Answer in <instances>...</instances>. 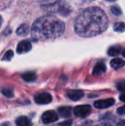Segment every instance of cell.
Listing matches in <instances>:
<instances>
[{
  "mask_svg": "<svg viewBox=\"0 0 125 126\" xmlns=\"http://www.w3.org/2000/svg\"><path fill=\"white\" fill-rule=\"evenodd\" d=\"M31 48H32L31 43L28 40H22L17 46L16 51L19 54H22V53H26L28 51H29L31 50Z\"/></svg>",
  "mask_w": 125,
  "mask_h": 126,
  "instance_id": "ba28073f",
  "label": "cell"
},
{
  "mask_svg": "<svg viewBox=\"0 0 125 126\" xmlns=\"http://www.w3.org/2000/svg\"><path fill=\"white\" fill-rule=\"evenodd\" d=\"M117 89L120 90L121 92H123L124 93V81L123 80V81H121L120 82L117 84Z\"/></svg>",
  "mask_w": 125,
  "mask_h": 126,
  "instance_id": "ffe728a7",
  "label": "cell"
},
{
  "mask_svg": "<svg viewBox=\"0 0 125 126\" xmlns=\"http://www.w3.org/2000/svg\"><path fill=\"white\" fill-rule=\"evenodd\" d=\"M115 104L114 99H106V100H101L94 102V106L98 109H105Z\"/></svg>",
  "mask_w": 125,
  "mask_h": 126,
  "instance_id": "8992f818",
  "label": "cell"
},
{
  "mask_svg": "<svg viewBox=\"0 0 125 126\" xmlns=\"http://www.w3.org/2000/svg\"><path fill=\"white\" fill-rule=\"evenodd\" d=\"M106 70V66L104 63H98L94 66V70H93V75L98 76L103 74L104 72Z\"/></svg>",
  "mask_w": 125,
  "mask_h": 126,
  "instance_id": "9c48e42d",
  "label": "cell"
},
{
  "mask_svg": "<svg viewBox=\"0 0 125 126\" xmlns=\"http://www.w3.org/2000/svg\"><path fill=\"white\" fill-rule=\"evenodd\" d=\"M1 92L4 96L8 97V98H11L14 96V90L12 88H2Z\"/></svg>",
  "mask_w": 125,
  "mask_h": 126,
  "instance_id": "2e32d148",
  "label": "cell"
},
{
  "mask_svg": "<svg viewBox=\"0 0 125 126\" xmlns=\"http://www.w3.org/2000/svg\"><path fill=\"white\" fill-rule=\"evenodd\" d=\"M91 112V106L89 105H83V106H77L74 108V114L76 117L85 118L87 117Z\"/></svg>",
  "mask_w": 125,
  "mask_h": 126,
  "instance_id": "3957f363",
  "label": "cell"
},
{
  "mask_svg": "<svg viewBox=\"0 0 125 126\" xmlns=\"http://www.w3.org/2000/svg\"><path fill=\"white\" fill-rule=\"evenodd\" d=\"M96 126H111L109 123H106V122H105V123H101L99 124V125H96Z\"/></svg>",
  "mask_w": 125,
  "mask_h": 126,
  "instance_id": "603a6c76",
  "label": "cell"
},
{
  "mask_svg": "<svg viewBox=\"0 0 125 126\" xmlns=\"http://www.w3.org/2000/svg\"><path fill=\"white\" fill-rule=\"evenodd\" d=\"M120 99H121V100H122L123 102H124V94H122V95H121Z\"/></svg>",
  "mask_w": 125,
  "mask_h": 126,
  "instance_id": "cb8c5ba5",
  "label": "cell"
},
{
  "mask_svg": "<svg viewBox=\"0 0 125 126\" xmlns=\"http://www.w3.org/2000/svg\"><path fill=\"white\" fill-rule=\"evenodd\" d=\"M111 66L114 69V70H118V69H121L124 66V61L122 59V58H114L111 61Z\"/></svg>",
  "mask_w": 125,
  "mask_h": 126,
  "instance_id": "7c38bea8",
  "label": "cell"
},
{
  "mask_svg": "<svg viewBox=\"0 0 125 126\" xmlns=\"http://www.w3.org/2000/svg\"><path fill=\"white\" fill-rule=\"evenodd\" d=\"M107 1H110V2H112V1H115V0H107Z\"/></svg>",
  "mask_w": 125,
  "mask_h": 126,
  "instance_id": "484cf974",
  "label": "cell"
},
{
  "mask_svg": "<svg viewBox=\"0 0 125 126\" xmlns=\"http://www.w3.org/2000/svg\"><path fill=\"white\" fill-rule=\"evenodd\" d=\"M58 113L63 118H69L72 113V108L70 106H61L58 109Z\"/></svg>",
  "mask_w": 125,
  "mask_h": 126,
  "instance_id": "8fae6325",
  "label": "cell"
},
{
  "mask_svg": "<svg viewBox=\"0 0 125 126\" xmlns=\"http://www.w3.org/2000/svg\"><path fill=\"white\" fill-rule=\"evenodd\" d=\"M15 124L17 126H32V123L28 117L21 116L16 118Z\"/></svg>",
  "mask_w": 125,
  "mask_h": 126,
  "instance_id": "30bf717a",
  "label": "cell"
},
{
  "mask_svg": "<svg viewBox=\"0 0 125 126\" xmlns=\"http://www.w3.org/2000/svg\"><path fill=\"white\" fill-rule=\"evenodd\" d=\"M34 100L37 104L45 105V104H49L50 102H52V95L48 93H41V94H39L35 95Z\"/></svg>",
  "mask_w": 125,
  "mask_h": 126,
  "instance_id": "5b68a950",
  "label": "cell"
},
{
  "mask_svg": "<svg viewBox=\"0 0 125 126\" xmlns=\"http://www.w3.org/2000/svg\"><path fill=\"white\" fill-rule=\"evenodd\" d=\"M108 25L107 16L96 7L84 10L75 22V33L82 37L95 36L105 31Z\"/></svg>",
  "mask_w": 125,
  "mask_h": 126,
  "instance_id": "6da1fadb",
  "label": "cell"
},
{
  "mask_svg": "<svg viewBox=\"0 0 125 126\" xmlns=\"http://www.w3.org/2000/svg\"><path fill=\"white\" fill-rule=\"evenodd\" d=\"M64 23L53 17H41L35 21L32 28V34L35 40L54 39L64 31Z\"/></svg>",
  "mask_w": 125,
  "mask_h": 126,
  "instance_id": "7a4b0ae2",
  "label": "cell"
},
{
  "mask_svg": "<svg viewBox=\"0 0 125 126\" xmlns=\"http://www.w3.org/2000/svg\"><path fill=\"white\" fill-rule=\"evenodd\" d=\"M1 24H2V18H1V16H0V26H1Z\"/></svg>",
  "mask_w": 125,
  "mask_h": 126,
  "instance_id": "d4e9b609",
  "label": "cell"
},
{
  "mask_svg": "<svg viewBox=\"0 0 125 126\" xmlns=\"http://www.w3.org/2000/svg\"><path fill=\"white\" fill-rule=\"evenodd\" d=\"M67 96L73 101L79 100L84 96V92L82 90H68L67 91Z\"/></svg>",
  "mask_w": 125,
  "mask_h": 126,
  "instance_id": "52a82bcc",
  "label": "cell"
},
{
  "mask_svg": "<svg viewBox=\"0 0 125 126\" xmlns=\"http://www.w3.org/2000/svg\"><path fill=\"white\" fill-rule=\"evenodd\" d=\"M42 122L44 124H50L53 123L55 121H57L58 119V115L54 111H47L43 113L41 117Z\"/></svg>",
  "mask_w": 125,
  "mask_h": 126,
  "instance_id": "277c9868",
  "label": "cell"
},
{
  "mask_svg": "<svg viewBox=\"0 0 125 126\" xmlns=\"http://www.w3.org/2000/svg\"><path fill=\"white\" fill-rule=\"evenodd\" d=\"M111 12L114 14L115 16H121L122 15V10H121V9L119 8L118 6H116V5H114V6L111 7Z\"/></svg>",
  "mask_w": 125,
  "mask_h": 126,
  "instance_id": "d6986e66",
  "label": "cell"
},
{
  "mask_svg": "<svg viewBox=\"0 0 125 126\" xmlns=\"http://www.w3.org/2000/svg\"><path fill=\"white\" fill-rule=\"evenodd\" d=\"M124 22H117L114 25V30L116 32H124Z\"/></svg>",
  "mask_w": 125,
  "mask_h": 126,
  "instance_id": "e0dca14e",
  "label": "cell"
},
{
  "mask_svg": "<svg viewBox=\"0 0 125 126\" xmlns=\"http://www.w3.org/2000/svg\"><path fill=\"white\" fill-rule=\"evenodd\" d=\"M28 30H29V28L27 24H22V25H21L18 28L16 33H17V34L20 35V36H25V35L28 33Z\"/></svg>",
  "mask_w": 125,
  "mask_h": 126,
  "instance_id": "9a60e30c",
  "label": "cell"
},
{
  "mask_svg": "<svg viewBox=\"0 0 125 126\" xmlns=\"http://www.w3.org/2000/svg\"><path fill=\"white\" fill-rule=\"evenodd\" d=\"M22 78L27 82H31V81H35L36 75H35L34 72H26L22 76Z\"/></svg>",
  "mask_w": 125,
  "mask_h": 126,
  "instance_id": "5bb4252c",
  "label": "cell"
},
{
  "mask_svg": "<svg viewBox=\"0 0 125 126\" xmlns=\"http://www.w3.org/2000/svg\"><path fill=\"white\" fill-rule=\"evenodd\" d=\"M13 56H14V52L11 50H10V51H6V53H5L4 56L3 57L2 60H3V61H10V60L13 58Z\"/></svg>",
  "mask_w": 125,
  "mask_h": 126,
  "instance_id": "ac0fdd59",
  "label": "cell"
},
{
  "mask_svg": "<svg viewBox=\"0 0 125 126\" xmlns=\"http://www.w3.org/2000/svg\"><path fill=\"white\" fill-rule=\"evenodd\" d=\"M71 125H72L71 120H68V121L63 122V123H60L58 125V126H71Z\"/></svg>",
  "mask_w": 125,
  "mask_h": 126,
  "instance_id": "44dd1931",
  "label": "cell"
},
{
  "mask_svg": "<svg viewBox=\"0 0 125 126\" xmlns=\"http://www.w3.org/2000/svg\"><path fill=\"white\" fill-rule=\"evenodd\" d=\"M123 51V48L121 46L119 45H116L113 47H110L108 50V55L109 56H117L119 55Z\"/></svg>",
  "mask_w": 125,
  "mask_h": 126,
  "instance_id": "4fadbf2b",
  "label": "cell"
},
{
  "mask_svg": "<svg viewBox=\"0 0 125 126\" xmlns=\"http://www.w3.org/2000/svg\"><path fill=\"white\" fill-rule=\"evenodd\" d=\"M124 106H121L118 110H117V113L120 115H124Z\"/></svg>",
  "mask_w": 125,
  "mask_h": 126,
  "instance_id": "7402d4cb",
  "label": "cell"
}]
</instances>
